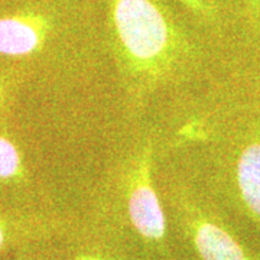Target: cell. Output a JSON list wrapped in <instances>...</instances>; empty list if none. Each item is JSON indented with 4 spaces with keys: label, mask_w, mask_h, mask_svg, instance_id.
<instances>
[{
    "label": "cell",
    "mask_w": 260,
    "mask_h": 260,
    "mask_svg": "<svg viewBox=\"0 0 260 260\" xmlns=\"http://www.w3.org/2000/svg\"><path fill=\"white\" fill-rule=\"evenodd\" d=\"M106 39L124 93L136 107L197 74L194 30L162 0H104Z\"/></svg>",
    "instance_id": "obj_1"
},
{
    "label": "cell",
    "mask_w": 260,
    "mask_h": 260,
    "mask_svg": "<svg viewBox=\"0 0 260 260\" xmlns=\"http://www.w3.org/2000/svg\"><path fill=\"white\" fill-rule=\"evenodd\" d=\"M155 148L152 135L140 138L80 214L116 233L142 260H185L155 177Z\"/></svg>",
    "instance_id": "obj_2"
},
{
    "label": "cell",
    "mask_w": 260,
    "mask_h": 260,
    "mask_svg": "<svg viewBox=\"0 0 260 260\" xmlns=\"http://www.w3.org/2000/svg\"><path fill=\"white\" fill-rule=\"evenodd\" d=\"M185 260H260V249L211 192L174 177L159 184Z\"/></svg>",
    "instance_id": "obj_3"
},
{
    "label": "cell",
    "mask_w": 260,
    "mask_h": 260,
    "mask_svg": "<svg viewBox=\"0 0 260 260\" xmlns=\"http://www.w3.org/2000/svg\"><path fill=\"white\" fill-rule=\"evenodd\" d=\"M91 20L81 6L61 10H22L0 15V55L32 56L44 51L51 39L68 29H90Z\"/></svg>",
    "instance_id": "obj_4"
},
{
    "label": "cell",
    "mask_w": 260,
    "mask_h": 260,
    "mask_svg": "<svg viewBox=\"0 0 260 260\" xmlns=\"http://www.w3.org/2000/svg\"><path fill=\"white\" fill-rule=\"evenodd\" d=\"M230 153L221 204L260 236V126L242 133Z\"/></svg>",
    "instance_id": "obj_5"
},
{
    "label": "cell",
    "mask_w": 260,
    "mask_h": 260,
    "mask_svg": "<svg viewBox=\"0 0 260 260\" xmlns=\"http://www.w3.org/2000/svg\"><path fill=\"white\" fill-rule=\"evenodd\" d=\"M47 250L49 260H142L116 233L81 214Z\"/></svg>",
    "instance_id": "obj_6"
},
{
    "label": "cell",
    "mask_w": 260,
    "mask_h": 260,
    "mask_svg": "<svg viewBox=\"0 0 260 260\" xmlns=\"http://www.w3.org/2000/svg\"><path fill=\"white\" fill-rule=\"evenodd\" d=\"M23 174V160L18 146L0 135V181L18 179Z\"/></svg>",
    "instance_id": "obj_7"
},
{
    "label": "cell",
    "mask_w": 260,
    "mask_h": 260,
    "mask_svg": "<svg viewBox=\"0 0 260 260\" xmlns=\"http://www.w3.org/2000/svg\"><path fill=\"white\" fill-rule=\"evenodd\" d=\"M181 6L203 26H214L220 19L218 0H178Z\"/></svg>",
    "instance_id": "obj_8"
},
{
    "label": "cell",
    "mask_w": 260,
    "mask_h": 260,
    "mask_svg": "<svg viewBox=\"0 0 260 260\" xmlns=\"http://www.w3.org/2000/svg\"><path fill=\"white\" fill-rule=\"evenodd\" d=\"M47 243H30L19 247L16 260H48Z\"/></svg>",
    "instance_id": "obj_9"
},
{
    "label": "cell",
    "mask_w": 260,
    "mask_h": 260,
    "mask_svg": "<svg viewBox=\"0 0 260 260\" xmlns=\"http://www.w3.org/2000/svg\"><path fill=\"white\" fill-rule=\"evenodd\" d=\"M244 9L254 32L260 35V0H244Z\"/></svg>",
    "instance_id": "obj_10"
},
{
    "label": "cell",
    "mask_w": 260,
    "mask_h": 260,
    "mask_svg": "<svg viewBox=\"0 0 260 260\" xmlns=\"http://www.w3.org/2000/svg\"><path fill=\"white\" fill-rule=\"evenodd\" d=\"M48 251V250H47ZM48 260H49V256H48Z\"/></svg>",
    "instance_id": "obj_11"
},
{
    "label": "cell",
    "mask_w": 260,
    "mask_h": 260,
    "mask_svg": "<svg viewBox=\"0 0 260 260\" xmlns=\"http://www.w3.org/2000/svg\"><path fill=\"white\" fill-rule=\"evenodd\" d=\"M0 95H2V91H0Z\"/></svg>",
    "instance_id": "obj_12"
}]
</instances>
